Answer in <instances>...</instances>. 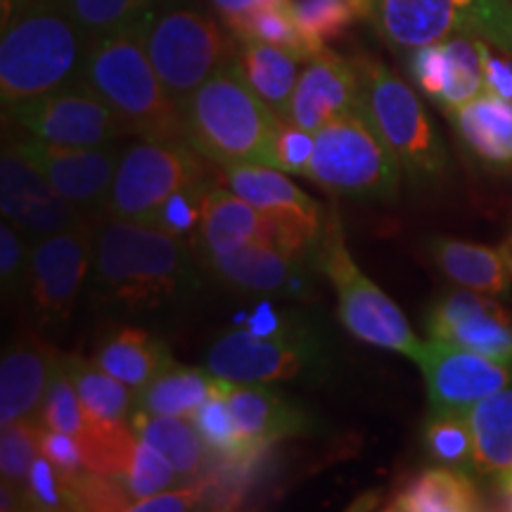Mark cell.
I'll return each mask as SVG.
<instances>
[{"label": "cell", "mask_w": 512, "mask_h": 512, "mask_svg": "<svg viewBox=\"0 0 512 512\" xmlns=\"http://www.w3.org/2000/svg\"><path fill=\"white\" fill-rule=\"evenodd\" d=\"M313 150H316V133L280 119L273 138V166L290 176L309 178Z\"/></svg>", "instance_id": "42"}, {"label": "cell", "mask_w": 512, "mask_h": 512, "mask_svg": "<svg viewBox=\"0 0 512 512\" xmlns=\"http://www.w3.org/2000/svg\"><path fill=\"white\" fill-rule=\"evenodd\" d=\"M214 377L209 370L181 366L171 361L140 392H136V408L155 415H181L190 418L211 396Z\"/></svg>", "instance_id": "32"}, {"label": "cell", "mask_w": 512, "mask_h": 512, "mask_svg": "<svg viewBox=\"0 0 512 512\" xmlns=\"http://www.w3.org/2000/svg\"><path fill=\"white\" fill-rule=\"evenodd\" d=\"M425 446L439 465L458 470L475 467V439L463 413H432V420L425 427Z\"/></svg>", "instance_id": "38"}, {"label": "cell", "mask_w": 512, "mask_h": 512, "mask_svg": "<svg viewBox=\"0 0 512 512\" xmlns=\"http://www.w3.org/2000/svg\"><path fill=\"white\" fill-rule=\"evenodd\" d=\"M370 19L396 50L475 36L512 53V0H375Z\"/></svg>", "instance_id": "9"}, {"label": "cell", "mask_w": 512, "mask_h": 512, "mask_svg": "<svg viewBox=\"0 0 512 512\" xmlns=\"http://www.w3.org/2000/svg\"><path fill=\"white\" fill-rule=\"evenodd\" d=\"M363 107L392 147L408 181L427 185L446 174L448 157L437 128L411 86L377 57H358Z\"/></svg>", "instance_id": "7"}, {"label": "cell", "mask_w": 512, "mask_h": 512, "mask_svg": "<svg viewBox=\"0 0 512 512\" xmlns=\"http://www.w3.org/2000/svg\"><path fill=\"white\" fill-rule=\"evenodd\" d=\"M38 420H41V425L48 427V430L72 434L76 439L86 432L88 420H91V411L83 406L79 394H76L72 377H69L67 370L62 368V358L53 380L48 384L46 399H43L41 411H38Z\"/></svg>", "instance_id": "40"}, {"label": "cell", "mask_w": 512, "mask_h": 512, "mask_svg": "<svg viewBox=\"0 0 512 512\" xmlns=\"http://www.w3.org/2000/svg\"><path fill=\"white\" fill-rule=\"evenodd\" d=\"M178 479H181V475L174 470V465H171L157 448H152L150 444L138 439L136 453H133L131 465H128L124 475V484L128 494L133 496V501L155 496L159 491L178 486Z\"/></svg>", "instance_id": "41"}, {"label": "cell", "mask_w": 512, "mask_h": 512, "mask_svg": "<svg viewBox=\"0 0 512 512\" xmlns=\"http://www.w3.org/2000/svg\"><path fill=\"white\" fill-rule=\"evenodd\" d=\"M31 264V242L12 223H0V283L3 294L17 299L27 292Z\"/></svg>", "instance_id": "43"}, {"label": "cell", "mask_w": 512, "mask_h": 512, "mask_svg": "<svg viewBox=\"0 0 512 512\" xmlns=\"http://www.w3.org/2000/svg\"><path fill=\"white\" fill-rule=\"evenodd\" d=\"M501 496H503V508L512 510V486L501 484Z\"/></svg>", "instance_id": "51"}, {"label": "cell", "mask_w": 512, "mask_h": 512, "mask_svg": "<svg viewBox=\"0 0 512 512\" xmlns=\"http://www.w3.org/2000/svg\"><path fill=\"white\" fill-rule=\"evenodd\" d=\"M430 254L444 275L465 290L491 294V297L510 292L512 273L498 249L475 245V242L437 238L430 242Z\"/></svg>", "instance_id": "29"}, {"label": "cell", "mask_w": 512, "mask_h": 512, "mask_svg": "<svg viewBox=\"0 0 512 512\" xmlns=\"http://www.w3.org/2000/svg\"><path fill=\"white\" fill-rule=\"evenodd\" d=\"M363 107V81L356 60L332 53L311 57L294 88L287 121L316 133L328 121Z\"/></svg>", "instance_id": "20"}, {"label": "cell", "mask_w": 512, "mask_h": 512, "mask_svg": "<svg viewBox=\"0 0 512 512\" xmlns=\"http://www.w3.org/2000/svg\"><path fill=\"white\" fill-rule=\"evenodd\" d=\"M387 508L394 512H475L484 503L465 470L437 465L408 477L394 491Z\"/></svg>", "instance_id": "26"}, {"label": "cell", "mask_w": 512, "mask_h": 512, "mask_svg": "<svg viewBox=\"0 0 512 512\" xmlns=\"http://www.w3.org/2000/svg\"><path fill=\"white\" fill-rule=\"evenodd\" d=\"M223 183L266 216L264 242L318 264L325 219L318 204L285 171L266 164H233L223 166Z\"/></svg>", "instance_id": "11"}, {"label": "cell", "mask_w": 512, "mask_h": 512, "mask_svg": "<svg viewBox=\"0 0 512 512\" xmlns=\"http://www.w3.org/2000/svg\"><path fill=\"white\" fill-rule=\"evenodd\" d=\"M498 252H501L503 261H505V266H508V271L512 273V235H510L508 240L503 242V245H501V249H498Z\"/></svg>", "instance_id": "50"}, {"label": "cell", "mask_w": 512, "mask_h": 512, "mask_svg": "<svg viewBox=\"0 0 512 512\" xmlns=\"http://www.w3.org/2000/svg\"><path fill=\"white\" fill-rule=\"evenodd\" d=\"M207 166L185 140L138 138L121 152L105 216L147 223L171 192L209 178Z\"/></svg>", "instance_id": "10"}, {"label": "cell", "mask_w": 512, "mask_h": 512, "mask_svg": "<svg viewBox=\"0 0 512 512\" xmlns=\"http://www.w3.org/2000/svg\"><path fill=\"white\" fill-rule=\"evenodd\" d=\"M292 10L302 29L320 46L337 41L358 19H366L361 0H292Z\"/></svg>", "instance_id": "37"}, {"label": "cell", "mask_w": 512, "mask_h": 512, "mask_svg": "<svg viewBox=\"0 0 512 512\" xmlns=\"http://www.w3.org/2000/svg\"><path fill=\"white\" fill-rule=\"evenodd\" d=\"M95 226L64 230L31 242L27 299L41 328H62L88 290L93 268Z\"/></svg>", "instance_id": "12"}, {"label": "cell", "mask_w": 512, "mask_h": 512, "mask_svg": "<svg viewBox=\"0 0 512 512\" xmlns=\"http://www.w3.org/2000/svg\"><path fill=\"white\" fill-rule=\"evenodd\" d=\"M320 361L323 349L309 328L275 337H261L242 328L214 342L207 354V370L230 382L273 384L311 375L320 368Z\"/></svg>", "instance_id": "15"}, {"label": "cell", "mask_w": 512, "mask_h": 512, "mask_svg": "<svg viewBox=\"0 0 512 512\" xmlns=\"http://www.w3.org/2000/svg\"><path fill=\"white\" fill-rule=\"evenodd\" d=\"M479 55L486 91L512 102V53L479 38Z\"/></svg>", "instance_id": "47"}, {"label": "cell", "mask_w": 512, "mask_h": 512, "mask_svg": "<svg viewBox=\"0 0 512 512\" xmlns=\"http://www.w3.org/2000/svg\"><path fill=\"white\" fill-rule=\"evenodd\" d=\"M209 8L223 19V24L238 36V31L245 27L247 19L259 10L278 8V5H290L292 0H207Z\"/></svg>", "instance_id": "49"}, {"label": "cell", "mask_w": 512, "mask_h": 512, "mask_svg": "<svg viewBox=\"0 0 512 512\" xmlns=\"http://www.w3.org/2000/svg\"><path fill=\"white\" fill-rule=\"evenodd\" d=\"M5 143L34 164L46 181L60 192L67 202L91 219L105 216L107 197H110L114 174L124 145L119 140L98 147H67L29 136L15 128Z\"/></svg>", "instance_id": "14"}, {"label": "cell", "mask_w": 512, "mask_h": 512, "mask_svg": "<svg viewBox=\"0 0 512 512\" xmlns=\"http://www.w3.org/2000/svg\"><path fill=\"white\" fill-rule=\"evenodd\" d=\"M211 176L200 178V181L183 185L176 192H171L166 200L155 209L147 226L162 228L176 238L192 240L200 230L202 214H204V197L211 188Z\"/></svg>", "instance_id": "39"}, {"label": "cell", "mask_w": 512, "mask_h": 512, "mask_svg": "<svg viewBox=\"0 0 512 512\" xmlns=\"http://www.w3.org/2000/svg\"><path fill=\"white\" fill-rule=\"evenodd\" d=\"M60 358L62 354L36 335L17 339L5 349L0 361V425L38 418Z\"/></svg>", "instance_id": "22"}, {"label": "cell", "mask_w": 512, "mask_h": 512, "mask_svg": "<svg viewBox=\"0 0 512 512\" xmlns=\"http://www.w3.org/2000/svg\"><path fill=\"white\" fill-rule=\"evenodd\" d=\"M93 361L117 377L133 392H140L147 382L174 361L162 339L152 337L140 328H119L105 335L95 349Z\"/></svg>", "instance_id": "28"}, {"label": "cell", "mask_w": 512, "mask_h": 512, "mask_svg": "<svg viewBox=\"0 0 512 512\" xmlns=\"http://www.w3.org/2000/svg\"><path fill=\"white\" fill-rule=\"evenodd\" d=\"M240 72L245 74L249 86L266 102L278 117L287 119L290 102L302 76V62L297 55L271 46V43L254 41V38H238V53H235Z\"/></svg>", "instance_id": "27"}, {"label": "cell", "mask_w": 512, "mask_h": 512, "mask_svg": "<svg viewBox=\"0 0 512 512\" xmlns=\"http://www.w3.org/2000/svg\"><path fill=\"white\" fill-rule=\"evenodd\" d=\"M81 81L117 114L128 136L185 140L181 107L152 67L138 24L93 38Z\"/></svg>", "instance_id": "4"}, {"label": "cell", "mask_w": 512, "mask_h": 512, "mask_svg": "<svg viewBox=\"0 0 512 512\" xmlns=\"http://www.w3.org/2000/svg\"><path fill=\"white\" fill-rule=\"evenodd\" d=\"M266 216L252 204L235 195L233 190L211 185L204 197V214L200 230L190 240L197 259L221 256L247 245L264 240Z\"/></svg>", "instance_id": "23"}, {"label": "cell", "mask_w": 512, "mask_h": 512, "mask_svg": "<svg viewBox=\"0 0 512 512\" xmlns=\"http://www.w3.org/2000/svg\"><path fill=\"white\" fill-rule=\"evenodd\" d=\"M501 484H508V486H512V472H508V475H503V477H501Z\"/></svg>", "instance_id": "52"}, {"label": "cell", "mask_w": 512, "mask_h": 512, "mask_svg": "<svg viewBox=\"0 0 512 512\" xmlns=\"http://www.w3.org/2000/svg\"><path fill=\"white\" fill-rule=\"evenodd\" d=\"M131 427L140 441L157 448L174 465L181 479H195L207 463L209 451L190 418L181 415H155L136 408L131 415Z\"/></svg>", "instance_id": "31"}, {"label": "cell", "mask_w": 512, "mask_h": 512, "mask_svg": "<svg viewBox=\"0 0 512 512\" xmlns=\"http://www.w3.org/2000/svg\"><path fill=\"white\" fill-rule=\"evenodd\" d=\"M316 261L320 273L328 275L335 287L337 316L347 332L370 347L396 351L413 361L420 356L425 342L415 337L399 306L373 280H368L351 259L337 211L325 219Z\"/></svg>", "instance_id": "8"}, {"label": "cell", "mask_w": 512, "mask_h": 512, "mask_svg": "<svg viewBox=\"0 0 512 512\" xmlns=\"http://www.w3.org/2000/svg\"><path fill=\"white\" fill-rule=\"evenodd\" d=\"M5 114L19 131L53 145L98 147L128 136L117 114L83 81L19 100Z\"/></svg>", "instance_id": "13"}, {"label": "cell", "mask_w": 512, "mask_h": 512, "mask_svg": "<svg viewBox=\"0 0 512 512\" xmlns=\"http://www.w3.org/2000/svg\"><path fill=\"white\" fill-rule=\"evenodd\" d=\"M0 211L29 242L91 223V216L67 202L46 176L5 143L0 157Z\"/></svg>", "instance_id": "16"}, {"label": "cell", "mask_w": 512, "mask_h": 512, "mask_svg": "<svg viewBox=\"0 0 512 512\" xmlns=\"http://www.w3.org/2000/svg\"><path fill=\"white\" fill-rule=\"evenodd\" d=\"M138 31L152 67L178 107L238 53V36L197 0H155Z\"/></svg>", "instance_id": "5"}, {"label": "cell", "mask_w": 512, "mask_h": 512, "mask_svg": "<svg viewBox=\"0 0 512 512\" xmlns=\"http://www.w3.org/2000/svg\"><path fill=\"white\" fill-rule=\"evenodd\" d=\"M183 138L214 166H273L280 119L249 86L238 62H228L181 105Z\"/></svg>", "instance_id": "3"}, {"label": "cell", "mask_w": 512, "mask_h": 512, "mask_svg": "<svg viewBox=\"0 0 512 512\" xmlns=\"http://www.w3.org/2000/svg\"><path fill=\"white\" fill-rule=\"evenodd\" d=\"M41 453L57 467L62 477L86 472V451L72 434L48 430L41 425Z\"/></svg>", "instance_id": "46"}, {"label": "cell", "mask_w": 512, "mask_h": 512, "mask_svg": "<svg viewBox=\"0 0 512 512\" xmlns=\"http://www.w3.org/2000/svg\"><path fill=\"white\" fill-rule=\"evenodd\" d=\"M472 439H475V470L482 475L512 472V389L484 396L467 411Z\"/></svg>", "instance_id": "30"}, {"label": "cell", "mask_w": 512, "mask_h": 512, "mask_svg": "<svg viewBox=\"0 0 512 512\" xmlns=\"http://www.w3.org/2000/svg\"><path fill=\"white\" fill-rule=\"evenodd\" d=\"M226 399L245 439L273 446L275 441L297 437L309 430V418L302 408L294 406L268 384L233 382Z\"/></svg>", "instance_id": "24"}, {"label": "cell", "mask_w": 512, "mask_h": 512, "mask_svg": "<svg viewBox=\"0 0 512 512\" xmlns=\"http://www.w3.org/2000/svg\"><path fill=\"white\" fill-rule=\"evenodd\" d=\"M245 330L261 337H275V335H294V332H302L306 330V325L299 318H294V313L278 311L275 306L264 302L249 313L245 320Z\"/></svg>", "instance_id": "48"}, {"label": "cell", "mask_w": 512, "mask_h": 512, "mask_svg": "<svg viewBox=\"0 0 512 512\" xmlns=\"http://www.w3.org/2000/svg\"><path fill=\"white\" fill-rule=\"evenodd\" d=\"M62 5L93 41L112 31L136 27L155 0H62Z\"/></svg>", "instance_id": "36"}, {"label": "cell", "mask_w": 512, "mask_h": 512, "mask_svg": "<svg viewBox=\"0 0 512 512\" xmlns=\"http://www.w3.org/2000/svg\"><path fill=\"white\" fill-rule=\"evenodd\" d=\"M403 169L366 107L316 131L309 178L320 188L358 202H394Z\"/></svg>", "instance_id": "6"}, {"label": "cell", "mask_w": 512, "mask_h": 512, "mask_svg": "<svg viewBox=\"0 0 512 512\" xmlns=\"http://www.w3.org/2000/svg\"><path fill=\"white\" fill-rule=\"evenodd\" d=\"M24 508L31 510H69L67 486L57 467L43 456L31 465L27 489H24Z\"/></svg>", "instance_id": "44"}, {"label": "cell", "mask_w": 512, "mask_h": 512, "mask_svg": "<svg viewBox=\"0 0 512 512\" xmlns=\"http://www.w3.org/2000/svg\"><path fill=\"white\" fill-rule=\"evenodd\" d=\"M427 332L439 342L512 363V316L491 294L465 287L444 294L430 306Z\"/></svg>", "instance_id": "19"}, {"label": "cell", "mask_w": 512, "mask_h": 512, "mask_svg": "<svg viewBox=\"0 0 512 512\" xmlns=\"http://www.w3.org/2000/svg\"><path fill=\"white\" fill-rule=\"evenodd\" d=\"M211 491L209 479L204 482H190V484H178L171 486V489L159 491L155 496L147 498H138L133 501L131 510L128 512H185V510H195L207 501Z\"/></svg>", "instance_id": "45"}, {"label": "cell", "mask_w": 512, "mask_h": 512, "mask_svg": "<svg viewBox=\"0 0 512 512\" xmlns=\"http://www.w3.org/2000/svg\"><path fill=\"white\" fill-rule=\"evenodd\" d=\"M238 38H254V41L271 43L297 55L302 62H309L311 57L323 53L328 46H320L302 29V24L294 17L292 3L278 5V8L259 10L247 19V24L238 31Z\"/></svg>", "instance_id": "35"}, {"label": "cell", "mask_w": 512, "mask_h": 512, "mask_svg": "<svg viewBox=\"0 0 512 512\" xmlns=\"http://www.w3.org/2000/svg\"><path fill=\"white\" fill-rule=\"evenodd\" d=\"M41 456V420L27 418L0 425V475L3 510L24 508V489L31 465Z\"/></svg>", "instance_id": "34"}, {"label": "cell", "mask_w": 512, "mask_h": 512, "mask_svg": "<svg viewBox=\"0 0 512 512\" xmlns=\"http://www.w3.org/2000/svg\"><path fill=\"white\" fill-rule=\"evenodd\" d=\"M408 67L420 91L446 114L486 91L479 38L475 36H451L415 48Z\"/></svg>", "instance_id": "21"}, {"label": "cell", "mask_w": 512, "mask_h": 512, "mask_svg": "<svg viewBox=\"0 0 512 512\" xmlns=\"http://www.w3.org/2000/svg\"><path fill=\"white\" fill-rule=\"evenodd\" d=\"M453 128L479 162L494 169L512 166V102L484 91L448 114Z\"/></svg>", "instance_id": "25"}, {"label": "cell", "mask_w": 512, "mask_h": 512, "mask_svg": "<svg viewBox=\"0 0 512 512\" xmlns=\"http://www.w3.org/2000/svg\"><path fill=\"white\" fill-rule=\"evenodd\" d=\"M62 368L72 377L76 394L93 415L114 422H128L136 411V392L117 377L105 373L93 358L62 354Z\"/></svg>", "instance_id": "33"}, {"label": "cell", "mask_w": 512, "mask_h": 512, "mask_svg": "<svg viewBox=\"0 0 512 512\" xmlns=\"http://www.w3.org/2000/svg\"><path fill=\"white\" fill-rule=\"evenodd\" d=\"M211 278L230 290L247 294H275V297H316L318 264L299 259L268 245L264 240L247 242L235 252L200 259Z\"/></svg>", "instance_id": "18"}, {"label": "cell", "mask_w": 512, "mask_h": 512, "mask_svg": "<svg viewBox=\"0 0 512 512\" xmlns=\"http://www.w3.org/2000/svg\"><path fill=\"white\" fill-rule=\"evenodd\" d=\"M91 43L62 0H3V107L81 83Z\"/></svg>", "instance_id": "2"}, {"label": "cell", "mask_w": 512, "mask_h": 512, "mask_svg": "<svg viewBox=\"0 0 512 512\" xmlns=\"http://www.w3.org/2000/svg\"><path fill=\"white\" fill-rule=\"evenodd\" d=\"M204 266L190 240L136 221L95 223L88 294L95 304L145 313L181 304L200 292Z\"/></svg>", "instance_id": "1"}, {"label": "cell", "mask_w": 512, "mask_h": 512, "mask_svg": "<svg viewBox=\"0 0 512 512\" xmlns=\"http://www.w3.org/2000/svg\"><path fill=\"white\" fill-rule=\"evenodd\" d=\"M415 363L425 377L434 415H467L477 401L512 382V363L496 361V358L460 349L456 344L439 342V339H430Z\"/></svg>", "instance_id": "17"}]
</instances>
